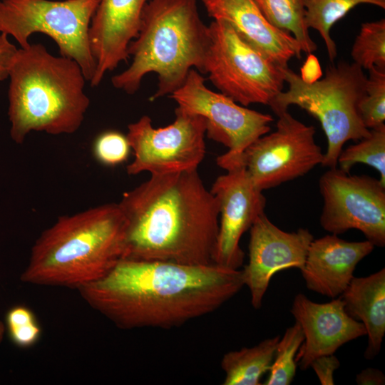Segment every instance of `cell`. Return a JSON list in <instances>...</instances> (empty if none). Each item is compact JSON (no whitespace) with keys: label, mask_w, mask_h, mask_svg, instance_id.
<instances>
[{"label":"cell","mask_w":385,"mask_h":385,"mask_svg":"<svg viewBox=\"0 0 385 385\" xmlns=\"http://www.w3.org/2000/svg\"><path fill=\"white\" fill-rule=\"evenodd\" d=\"M169 97L178 107L202 117L207 136L228 148L216 160L217 165L225 170L242 163L245 150L270 132L273 121L271 115L247 108L208 88L204 78L195 68Z\"/></svg>","instance_id":"9"},{"label":"cell","mask_w":385,"mask_h":385,"mask_svg":"<svg viewBox=\"0 0 385 385\" xmlns=\"http://www.w3.org/2000/svg\"><path fill=\"white\" fill-rule=\"evenodd\" d=\"M351 56L361 68H385V19L361 24L351 47Z\"/></svg>","instance_id":"25"},{"label":"cell","mask_w":385,"mask_h":385,"mask_svg":"<svg viewBox=\"0 0 385 385\" xmlns=\"http://www.w3.org/2000/svg\"><path fill=\"white\" fill-rule=\"evenodd\" d=\"M356 163H364L377 170L379 180L385 185V125L370 129L369 135L359 142L342 149L337 164L344 172L349 173Z\"/></svg>","instance_id":"23"},{"label":"cell","mask_w":385,"mask_h":385,"mask_svg":"<svg viewBox=\"0 0 385 385\" xmlns=\"http://www.w3.org/2000/svg\"><path fill=\"white\" fill-rule=\"evenodd\" d=\"M306 0H254L266 19L274 27L291 34L302 51L310 54L317 50L305 24Z\"/></svg>","instance_id":"22"},{"label":"cell","mask_w":385,"mask_h":385,"mask_svg":"<svg viewBox=\"0 0 385 385\" xmlns=\"http://www.w3.org/2000/svg\"><path fill=\"white\" fill-rule=\"evenodd\" d=\"M288 84L270 106L275 114L297 106L316 118L327 140L322 165L336 168L346 142L367 137L370 130L361 121L358 103L365 91L366 76L354 63L339 61L327 66L324 76L309 81L289 67L283 69Z\"/></svg>","instance_id":"6"},{"label":"cell","mask_w":385,"mask_h":385,"mask_svg":"<svg viewBox=\"0 0 385 385\" xmlns=\"http://www.w3.org/2000/svg\"><path fill=\"white\" fill-rule=\"evenodd\" d=\"M6 324L11 341L19 347H30L40 338L41 327L34 312L26 307L11 308L6 315Z\"/></svg>","instance_id":"27"},{"label":"cell","mask_w":385,"mask_h":385,"mask_svg":"<svg viewBox=\"0 0 385 385\" xmlns=\"http://www.w3.org/2000/svg\"><path fill=\"white\" fill-rule=\"evenodd\" d=\"M208 29L204 73L214 86L243 106H270L284 89V68L245 41L227 22L213 20Z\"/></svg>","instance_id":"8"},{"label":"cell","mask_w":385,"mask_h":385,"mask_svg":"<svg viewBox=\"0 0 385 385\" xmlns=\"http://www.w3.org/2000/svg\"><path fill=\"white\" fill-rule=\"evenodd\" d=\"M175 114L174 121L163 128H154L148 115L128 125L126 137L134 156L126 167L129 175L197 170L205 155V120L179 107Z\"/></svg>","instance_id":"10"},{"label":"cell","mask_w":385,"mask_h":385,"mask_svg":"<svg viewBox=\"0 0 385 385\" xmlns=\"http://www.w3.org/2000/svg\"><path fill=\"white\" fill-rule=\"evenodd\" d=\"M340 362L334 354L324 355L314 359L311 365L322 385L334 384V373Z\"/></svg>","instance_id":"29"},{"label":"cell","mask_w":385,"mask_h":385,"mask_svg":"<svg viewBox=\"0 0 385 385\" xmlns=\"http://www.w3.org/2000/svg\"><path fill=\"white\" fill-rule=\"evenodd\" d=\"M4 332H5V325L0 320V344L4 338Z\"/></svg>","instance_id":"32"},{"label":"cell","mask_w":385,"mask_h":385,"mask_svg":"<svg viewBox=\"0 0 385 385\" xmlns=\"http://www.w3.org/2000/svg\"><path fill=\"white\" fill-rule=\"evenodd\" d=\"M118 204L127 222L124 258L214 263L219 205L197 170L150 175Z\"/></svg>","instance_id":"2"},{"label":"cell","mask_w":385,"mask_h":385,"mask_svg":"<svg viewBox=\"0 0 385 385\" xmlns=\"http://www.w3.org/2000/svg\"><path fill=\"white\" fill-rule=\"evenodd\" d=\"M339 297L346 312L364 326L368 337L364 357L374 359L385 334V269L364 277H354Z\"/></svg>","instance_id":"19"},{"label":"cell","mask_w":385,"mask_h":385,"mask_svg":"<svg viewBox=\"0 0 385 385\" xmlns=\"http://www.w3.org/2000/svg\"><path fill=\"white\" fill-rule=\"evenodd\" d=\"M250 230L249 260L242 273L244 286L250 290L251 304L258 309L275 273L303 268L314 237L306 228L292 232L281 230L265 212L257 217Z\"/></svg>","instance_id":"14"},{"label":"cell","mask_w":385,"mask_h":385,"mask_svg":"<svg viewBox=\"0 0 385 385\" xmlns=\"http://www.w3.org/2000/svg\"><path fill=\"white\" fill-rule=\"evenodd\" d=\"M241 270L123 258L78 289L96 311L123 329H172L210 314L243 287Z\"/></svg>","instance_id":"1"},{"label":"cell","mask_w":385,"mask_h":385,"mask_svg":"<svg viewBox=\"0 0 385 385\" xmlns=\"http://www.w3.org/2000/svg\"><path fill=\"white\" fill-rule=\"evenodd\" d=\"M148 0H99L88 29L96 70L90 81L98 86L105 75L129 58L128 48L137 36Z\"/></svg>","instance_id":"16"},{"label":"cell","mask_w":385,"mask_h":385,"mask_svg":"<svg viewBox=\"0 0 385 385\" xmlns=\"http://www.w3.org/2000/svg\"><path fill=\"white\" fill-rule=\"evenodd\" d=\"M99 0H0V33L27 47L35 33L48 36L61 56L76 61L86 81L96 70L88 29Z\"/></svg>","instance_id":"7"},{"label":"cell","mask_w":385,"mask_h":385,"mask_svg":"<svg viewBox=\"0 0 385 385\" xmlns=\"http://www.w3.org/2000/svg\"><path fill=\"white\" fill-rule=\"evenodd\" d=\"M374 248L366 240L348 242L334 234L313 240L300 270L306 287L328 297H339L354 277L358 263Z\"/></svg>","instance_id":"17"},{"label":"cell","mask_w":385,"mask_h":385,"mask_svg":"<svg viewBox=\"0 0 385 385\" xmlns=\"http://www.w3.org/2000/svg\"><path fill=\"white\" fill-rule=\"evenodd\" d=\"M209 16L227 22L245 41L280 67L302 53L289 33L272 26L254 0H201Z\"/></svg>","instance_id":"18"},{"label":"cell","mask_w":385,"mask_h":385,"mask_svg":"<svg viewBox=\"0 0 385 385\" xmlns=\"http://www.w3.org/2000/svg\"><path fill=\"white\" fill-rule=\"evenodd\" d=\"M126 237L127 222L118 203L61 216L35 241L20 279L78 289L124 258Z\"/></svg>","instance_id":"3"},{"label":"cell","mask_w":385,"mask_h":385,"mask_svg":"<svg viewBox=\"0 0 385 385\" xmlns=\"http://www.w3.org/2000/svg\"><path fill=\"white\" fill-rule=\"evenodd\" d=\"M197 0H148L137 36L130 43V66L114 75V88L135 93L144 76L155 73L158 86L150 100L170 96L192 68L204 73L210 43L208 26L202 21Z\"/></svg>","instance_id":"4"},{"label":"cell","mask_w":385,"mask_h":385,"mask_svg":"<svg viewBox=\"0 0 385 385\" xmlns=\"http://www.w3.org/2000/svg\"><path fill=\"white\" fill-rule=\"evenodd\" d=\"M217 178L210 190L219 205V230L214 263L238 270L245 253L240 246L242 235L265 212L266 198L255 188L243 163Z\"/></svg>","instance_id":"13"},{"label":"cell","mask_w":385,"mask_h":385,"mask_svg":"<svg viewBox=\"0 0 385 385\" xmlns=\"http://www.w3.org/2000/svg\"><path fill=\"white\" fill-rule=\"evenodd\" d=\"M280 337L266 339L252 347L225 354L220 366L225 376L224 385H259L270 370Z\"/></svg>","instance_id":"20"},{"label":"cell","mask_w":385,"mask_h":385,"mask_svg":"<svg viewBox=\"0 0 385 385\" xmlns=\"http://www.w3.org/2000/svg\"><path fill=\"white\" fill-rule=\"evenodd\" d=\"M322 227L334 235L360 230L374 247L385 245V185L366 175L329 168L319 180Z\"/></svg>","instance_id":"12"},{"label":"cell","mask_w":385,"mask_h":385,"mask_svg":"<svg viewBox=\"0 0 385 385\" xmlns=\"http://www.w3.org/2000/svg\"><path fill=\"white\" fill-rule=\"evenodd\" d=\"M359 4H370L385 9V0H306L305 24L316 30L324 41L329 60L337 56L335 41L331 36L333 26Z\"/></svg>","instance_id":"21"},{"label":"cell","mask_w":385,"mask_h":385,"mask_svg":"<svg viewBox=\"0 0 385 385\" xmlns=\"http://www.w3.org/2000/svg\"><path fill=\"white\" fill-rule=\"evenodd\" d=\"M356 381L359 385H382L385 376L379 369L367 368L356 375Z\"/></svg>","instance_id":"31"},{"label":"cell","mask_w":385,"mask_h":385,"mask_svg":"<svg viewBox=\"0 0 385 385\" xmlns=\"http://www.w3.org/2000/svg\"><path fill=\"white\" fill-rule=\"evenodd\" d=\"M291 313L304 337L296 355L302 370L309 368L317 358L333 354L344 344L366 335L363 324L346 312L340 297L317 303L299 293L294 299Z\"/></svg>","instance_id":"15"},{"label":"cell","mask_w":385,"mask_h":385,"mask_svg":"<svg viewBox=\"0 0 385 385\" xmlns=\"http://www.w3.org/2000/svg\"><path fill=\"white\" fill-rule=\"evenodd\" d=\"M18 50L7 34L0 33V81L9 78Z\"/></svg>","instance_id":"30"},{"label":"cell","mask_w":385,"mask_h":385,"mask_svg":"<svg viewBox=\"0 0 385 385\" xmlns=\"http://www.w3.org/2000/svg\"><path fill=\"white\" fill-rule=\"evenodd\" d=\"M276 115V130L257 139L242 157L251 181L262 192L304 175L324 159L314 126L294 118L287 110Z\"/></svg>","instance_id":"11"},{"label":"cell","mask_w":385,"mask_h":385,"mask_svg":"<svg viewBox=\"0 0 385 385\" xmlns=\"http://www.w3.org/2000/svg\"><path fill=\"white\" fill-rule=\"evenodd\" d=\"M304 339L302 329L297 322L286 329L277 343L270 375L264 384L289 385L292 383L296 374V355Z\"/></svg>","instance_id":"24"},{"label":"cell","mask_w":385,"mask_h":385,"mask_svg":"<svg viewBox=\"0 0 385 385\" xmlns=\"http://www.w3.org/2000/svg\"><path fill=\"white\" fill-rule=\"evenodd\" d=\"M366 76L365 91L358 103V112L368 129L384 124L385 68L373 66Z\"/></svg>","instance_id":"26"},{"label":"cell","mask_w":385,"mask_h":385,"mask_svg":"<svg viewBox=\"0 0 385 385\" xmlns=\"http://www.w3.org/2000/svg\"><path fill=\"white\" fill-rule=\"evenodd\" d=\"M131 151L126 135L116 130L99 134L93 144L95 158L101 164L114 166L125 162Z\"/></svg>","instance_id":"28"},{"label":"cell","mask_w":385,"mask_h":385,"mask_svg":"<svg viewBox=\"0 0 385 385\" xmlns=\"http://www.w3.org/2000/svg\"><path fill=\"white\" fill-rule=\"evenodd\" d=\"M9 78L10 135L21 144L32 131L72 134L90 105L78 63L55 56L41 43L18 50Z\"/></svg>","instance_id":"5"}]
</instances>
